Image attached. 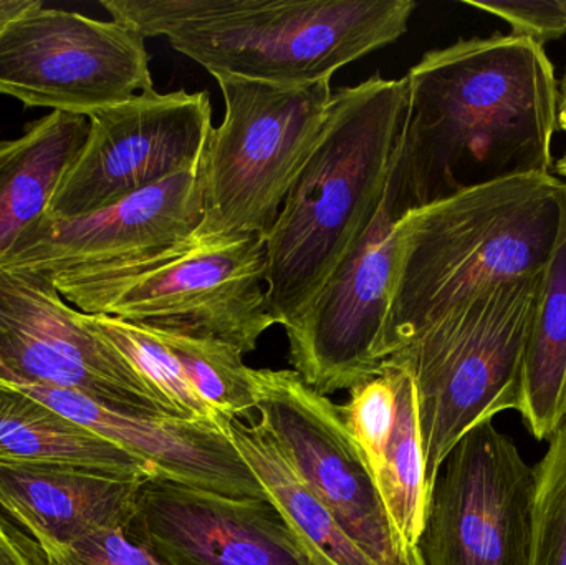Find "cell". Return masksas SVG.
Wrapping results in <instances>:
<instances>
[{"instance_id":"obj_30","label":"cell","mask_w":566,"mask_h":565,"mask_svg":"<svg viewBox=\"0 0 566 565\" xmlns=\"http://www.w3.org/2000/svg\"><path fill=\"white\" fill-rule=\"evenodd\" d=\"M33 2L35 0H0V30L23 10L29 9Z\"/></svg>"},{"instance_id":"obj_32","label":"cell","mask_w":566,"mask_h":565,"mask_svg":"<svg viewBox=\"0 0 566 565\" xmlns=\"http://www.w3.org/2000/svg\"><path fill=\"white\" fill-rule=\"evenodd\" d=\"M555 169H557L558 175L565 176L566 178V153L558 159L557 165H555Z\"/></svg>"},{"instance_id":"obj_10","label":"cell","mask_w":566,"mask_h":565,"mask_svg":"<svg viewBox=\"0 0 566 565\" xmlns=\"http://www.w3.org/2000/svg\"><path fill=\"white\" fill-rule=\"evenodd\" d=\"M88 136L60 179L46 215L80 218L182 172L202 168L212 132L206 92L158 93L88 116Z\"/></svg>"},{"instance_id":"obj_5","label":"cell","mask_w":566,"mask_h":565,"mask_svg":"<svg viewBox=\"0 0 566 565\" xmlns=\"http://www.w3.org/2000/svg\"><path fill=\"white\" fill-rule=\"evenodd\" d=\"M49 278V275H46ZM83 314L224 342L242 355L274 327L261 234H195L166 248L50 275Z\"/></svg>"},{"instance_id":"obj_19","label":"cell","mask_w":566,"mask_h":565,"mask_svg":"<svg viewBox=\"0 0 566 565\" xmlns=\"http://www.w3.org/2000/svg\"><path fill=\"white\" fill-rule=\"evenodd\" d=\"M0 461L86 468L125 480L159 477L155 468L73 423L42 401L0 384Z\"/></svg>"},{"instance_id":"obj_31","label":"cell","mask_w":566,"mask_h":565,"mask_svg":"<svg viewBox=\"0 0 566 565\" xmlns=\"http://www.w3.org/2000/svg\"><path fill=\"white\" fill-rule=\"evenodd\" d=\"M558 125L566 133V70L558 88Z\"/></svg>"},{"instance_id":"obj_20","label":"cell","mask_w":566,"mask_h":565,"mask_svg":"<svg viewBox=\"0 0 566 565\" xmlns=\"http://www.w3.org/2000/svg\"><path fill=\"white\" fill-rule=\"evenodd\" d=\"M226 433L281 511L312 565H376L300 480L262 421L222 418Z\"/></svg>"},{"instance_id":"obj_14","label":"cell","mask_w":566,"mask_h":565,"mask_svg":"<svg viewBox=\"0 0 566 565\" xmlns=\"http://www.w3.org/2000/svg\"><path fill=\"white\" fill-rule=\"evenodd\" d=\"M126 533L165 565H312L269 500H238L165 477L139 483Z\"/></svg>"},{"instance_id":"obj_18","label":"cell","mask_w":566,"mask_h":565,"mask_svg":"<svg viewBox=\"0 0 566 565\" xmlns=\"http://www.w3.org/2000/svg\"><path fill=\"white\" fill-rule=\"evenodd\" d=\"M88 128L86 116L50 112L30 123L19 138L0 142V261L46 215Z\"/></svg>"},{"instance_id":"obj_26","label":"cell","mask_w":566,"mask_h":565,"mask_svg":"<svg viewBox=\"0 0 566 565\" xmlns=\"http://www.w3.org/2000/svg\"><path fill=\"white\" fill-rule=\"evenodd\" d=\"M338 411L376 477L395 428L396 391L388 368L381 365L378 375L353 387L349 400L338 405Z\"/></svg>"},{"instance_id":"obj_8","label":"cell","mask_w":566,"mask_h":565,"mask_svg":"<svg viewBox=\"0 0 566 565\" xmlns=\"http://www.w3.org/2000/svg\"><path fill=\"white\" fill-rule=\"evenodd\" d=\"M411 113V109H409ZM426 196L412 158L409 118L381 201L312 307L285 328L292 370L318 394L352 390L381 370L399 229Z\"/></svg>"},{"instance_id":"obj_22","label":"cell","mask_w":566,"mask_h":565,"mask_svg":"<svg viewBox=\"0 0 566 565\" xmlns=\"http://www.w3.org/2000/svg\"><path fill=\"white\" fill-rule=\"evenodd\" d=\"M382 367L388 368L395 384L396 418L385 460L375 480L392 526L409 547H416L429 500L418 398L408 372L388 362H382Z\"/></svg>"},{"instance_id":"obj_4","label":"cell","mask_w":566,"mask_h":565,"mask_svg":"<svg viewBox=\"0 0 566 565\" xmlns=\"http://www.w3.org/2000/svg\"><path fill=\"white\" fill-rule=\"evenodd\" d=\"M143 39L163 36L212 76L305 85L408 32L412 0H102Z\"/></svg>"},{"instance_id":"obj_2","label":"cell","mask_w":566,"mask_h":565,"mask_svg":"<svg viewBox=\"0 0 566 565\" xmlns=\"http://www.w3.org/2000/svg\"><path fill=\"white\" fill-rule=\"evenodd\" d=\"M565 186L552 172H531L412 209L399 229L382 362L479 295L542 274L560 234Z\"/></svg>"},{"instance_id":"obj_24","label":"cell","mask_w":566,"mask_h":565,"mask_svg":"<svg viewBox=\"0 0 566 565\" xmlns=\"http://www.w3.org/2000/svg\"><path fill=\"white\" fill-rule=\"evenodd\" d=\"M178 358L191 387L222 418H251L258 407L252 370L244 355L224 342L182 332L156 331Z\"/></svg>"},{"instance_id":"obj_23","label":"cell","mask_w":566,"mask_h":565,"mask_svg":"<svg viewBox=\"0 0 566 565\" xmlns=\"http://www.w3.org/2000/svg\"><path fill=\"white\" fill-rule=\"evenodd\" d=\"M86 325L116 348L179 420L211 421L216 415L196 394L178 358L153 328L102 314H83Z\"/></svg>"},{"instance_id":"obj_6","label":"cell","mask_w":566,"mask_h":565,"mask_svg":"<svg viewBox=\"0 0 566 565\" xmlns=\"http://www.w3.org/2000/svg\"><path fill=\"white\" fill-rule=\"evenodd\" d=\"M542 275L505 282L449 312L385 362L411 375L429 493L462 437L522 400Z\"/></svg>"},{"instance_id":"obj_15","label":"cell","mask_w":566,"mask_h":565,"mask_svg":"<svg viewBox=\"0 0 566 565\" xmlns=\"http://www.w3.org/2000/svg\"><path fill=\"white\" fill-rule=\"evenodd\" d=\"M202 218L201 168L172 176L92 215H45L23 232L0 268L50 278L69 269L145 254L195 234Z\"/></svg>"},{"instance_id":"obj_28","label":"cell","mask_w":566,"mask_h":565,"mask_svg":"<svg viewBox=\"0 0 566 565\" xmlns=\"http://www.w3.org/2000/svg\"><path fill=\"white\" fill-rule=\"evenodd\" d=\"M465 6L501 17L511 23L514 35L538 45L566 33V0H464Z\"/></svg>"},{"instance_id":"obj_17","label":"cell","mask_w":566,"mask_h":565,"mask_svg":"<svg viewBox=\"0 0 566 565\" xmlns=\"http://www.w3.org/2000/svg\"><path fill=\"white\" fill-rule=\"evenodd\" d=\"M143 480L49 463L0 461V511L39 546H65L109 527L126 530Z\"/></svg>"},{"instance_id":"obj_1","label":"cell","mask_w":566,"mask_h":565,"mask_svg":"<svg viewBox=\"0 0 566 565\" xmlns=\"http://www.w3.org/2000/svg\"><path fill=\"white\" fill-rule=\"evenodd\" d=\"M409 136L426 202L551 172L558 85L545 49L495 33L429 50L408 75Z\"/></svg>"},{"instance_id":"obj_7","label":"cell","mask_w":566,"mask_h":565,"mask_svg":"<svg viewBox=\"0 0 566 565\" xmlns=\"http://www.w3.org/2000/svg\"><path fill=\"white\" fill-rule=\"evenodd\" d=\"M224 119L202 159L205 218L198 234L268 238L283 201L322 133L333 90L216 76Z\"/></svg>"},{"instance_id":"obj_12","label":"cell","mask_w":566,"mask_h":565,"mask_svg":"<svg viewBox=\"0 0 566 565\" xmlns=\"http://www.w3.org/2000/svg\"><path fill=\"white\" fill-rule=\"evenodd\" d=\"M535 474L492 421L439 468L418 547L424 565H525Z\"/></svg>"},{"instance_id":"obj_25","label":"cell","mask_w":566,"mask_h":565,"mask_svg":"<svg viewBox=\"0 0 566 565\" xmlns=\"http://www.w3.org/2000/svg\"><path fill=\"white\" fill-rule=\"evenodd\" d=\"M534 468L531 540L525 565H566V418Z\"/></svg>"},{"instance_id":"obj_16","label":"cell","mask_w":566,"mask_h":565,"mask_svg":"<svg viewBox=\"0 0 566 565\" xmlns=\"http://www.w3.org/2000/svg\"><path fill=\"white\" fill-rule=\"evenodd\" d=\"M103 440L155 468L159 477L238 500H269L229 435L219 423L168 415H136L106 407L86 395L45 385L7 384Z\"/></svg>"},{"instance_id":"obj_21","label":"cell","mask_w":566,"mask_h":565,"mask_svg":"<svg viewBox=\"0 0 566 565\" xmlns=\"http://www.w3.org/2000/svg\"><path fill=\"white\" fill-rule=\"evenodd\" d=\"M518 414L541 441L551 440L566 418V186L560 234L542 275L525 348Z\"/></svg>"},{"instance_id":"obj_27","label":"cell","mask_w":566,"mask_h":565,"mask_svg":"<svg viewBox=\"0 0 566 565\" xmlns=\"http://www.w3.org/2000/svg\"><path fill=\"white\" fill-rule=\"evenodd\" d=\"M42 551L49 565H165L122 527L93 531L65 546Z\"/></svg>"},{"instance_id":"obj_3","label":"cell","mask_w":566,"mask_h":565,"mask_svg":"<svg viewBox=\"0 0 566 565\" xmlns=\"http://www.w3.org/2000/svg\"><path fill=\"white\" fill-rule=\"evenodd\" d=\"M409 109L406 76L375 73L333 92L322 133L265 238L275 324L289 328L312 307L371 221Z\"/></svg>"},{"instance_id":"obj_29","label":"cell","mask_w":566,"mask_h":565,"mask_svg":"<svg viewBox=\"0 0 566 565\" xmlns=\"http://www.w3.org/2000/svg\"><path fill=\"white\" fill-rule=\"evenodd\" d=\"M0 565H49L42 547L0 511Z\"/></svg>"},{"instance_id":"obj_11","label":"cell","mask_w":566,"mask_h":565,"mask_svg":"<svg viewBox=\"0 0 566 565\" xmlns=\"http://www.w3.org/2000/svg\"><path fill=\"white\" fill-rule=\"evenodd\" d=\"M262 423L300 480L376 565H424L389 520L368 461L338 405L293 370H252Z\"/></svg>"},{"instance_id":"obj_9","label":"cell","mask_w":566,"mask_h":565,"mask_svg":"<svg viewBox=\"0 0 566 565\" xmlns=\"http://www.w3.org/2000/svg\"><path fill=\"white\" fill-rule=\"evenodd\" d=\"M145 40L116 20L35 0L0 30V95L88 118L155 90Z\"/></svg>"},{"instance_id":"obj_13","label":"cell","mask_w":566,"mask_h":565,"mask_svg":"<svg viewBox=\"0 0 566 565\" xmlns=\"http://www.w3.org/2000/svg\"><path fill=\"white\" fill-rule=\"evenodd\" d=\"M0 381L78 391L128 414L175 417L39 272L0 268Z\"/></svg>"}]
</instances>
